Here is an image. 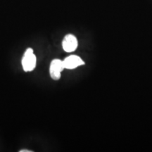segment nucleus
I'll use <instances>...</instances> for the list:
<instances>
[{
    "instance_id": "1",
    "label": "nucleus",
    "mask_w": 152,
    "mask_h": 152,
    "mask_svg": "<svg viewBox=\"0 0 152 152\" xmlns=\"http://www.w3.org/2000/svg\"><path fill=\"white\" fill-rule=\"evenodd\" d=\"M36 56L31 48H28L22 58V66L25 72L33 71L36 66Z\"/></svg>"
},
{
    "instance_id": "5",
    "label": "nucleus",
    "mask_w": 152,
    "mask_h": 152,
    "mask_svg": "<svg viewBox=\"0 0 152 152\" xmlns=\"http://www.w3.org/2000/svg\"><path fill=\"white\" fill-rule=\"evenodd\" d=\"M19 152H33V151H30V150H28V149H22V150H20Z\"/></svg>"
},
{
    "instance_id": "4",
    "label": "nucleus",
    "mask_w": 152,
    "mask_h": 152,
    "mask_svg": "<svg viewBox=\"0 0 152 152\" xmlns=\"http://www.w3.org/2000/svg\"><path fill=\"white\" fill-rule=\"evenodd\" d=\"M63 62H64V68L67 69H74L85 64V62L82 60L80 57L75 56V55H71V56L66 57L65 59L63 61Z\"/></svg>"
},
{
    "instance_id": "2",
    "label": "nucleus",
    "mask_w": 152,
    "mask_h": 152,
    "mask_svg": "<svg viewBox=\"0 0 152 152\" xmlns=\"http://www.w3.org/2000/svg\"><path fill=\"white\" fill-rule=\"evenodd\" d=\"M64 62L60 59H54L51 62L49 67V74L54 80H58L61 77V73L64 69Z\"/></svg>"
},
{
    "instance_id": "3",
    "label": "nucleus",
    "mask_w": 152,
    "mask_h": 152,
    "mask_svg": "<svg viewBox=\"0 0 152 152\" xmlns=\"http://www.w3.org/2000/svg\"><path fill=\"white\" fill-rule=\"evenodd\" d=\"M77 40L73 35H67L65 36L62 42V47L64 50L66 52H73L77 47Z\"/></svg>"
}]
</instances>
